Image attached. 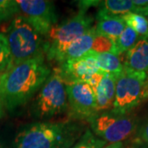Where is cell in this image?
I'll use <instances>...</instances> for the list:
<instances>
[{"label":"cell","instance_id":"cell-13","mask_svg":"<svg viewBox=\"0 0 148 148\" xmlns=\"http://www.w3.org/2000/svg\"><path fill=\"white\" fill-rule=\"evenodd\" d=\"M95 19L97 20L95 26L96 34L107 37L112 41L115 40L126 27L122 16L108 15L100 10L97 12Z\"/></svg>","mask_w":148,"mask_h":148},{"label":"cell","instance_id":"cell-6","mask_svg":"<svg viewBox=\"0 0 148 148\" xmlns=\"http://www.w3.org/2000/svg\"><path fill=\"white\" fill-rule=\"evenodd\" d=\"M148 100L147 73L123 69L116 80L115 96L112 110L126 114Z\"/></svg>","mask_w":148,"mask_h":148},{"label":"cell","instance_id":"cell-3","mask_svg":"<svg viewBox=\"0 0 148 148\" xmlns=\"http://www.w3.org/2000/svg\"><path fill=\"white\" fill-rule=\"evenodd\" d=\"M41 36L22 15L13 17L6 36L11 53V62L7 70L44 53Z\"/></svg>","mask_w":148,"mask_h":148},{"label":"cell","instance_id":"cell-14","mask_svg":"<svg viewBox=\"0 0 148 148\" xmlns=\"http://www.w3.org/2000/svg\"><path fill=\"white\" fill-rule=\"evenodd\" d=\"M95 36H96L95 26H93L90 30H88L82 36L76 39L69 45L68 49L65 50V52L58 59V64L70 59L81 58L85 53L90 51L92 49Z\"/></svg>","mask_w":148,"mask_h":148},{"label":"cell","instance_id":"cell-7","mask_svg":"<svg viewBox=\"0 0 148 148\" xmlns=\"http://www.w3.org/2000/svg\"><path fill=\"white\" fill-rule=\"evenodd\" d=\"M138 119L130 113L122 114L112 110L98 114L90 121V129L106 143H123L135 132Z\"/></svg>","mask_w":148,"mask_h":148},{"label":"cell","instance_id":"cell-16","mask_svg":"<svg viewBox=\"0 0 148 148\" xmlns=\"http://www.w3.org/2000/svg\"><path fill=\"white\" fill-rule=\"evenodd\" d=\"M99 10L108 15L123 16L129 12H135L136 7L130 0H106L101 1Z\"/></svg>","mask_w":148,"mask_h":148},{"label":"cell","instance_id":"cell-21","mask_svg":"<svg viewBox=\"0 0 148 148\" xmlns=\"http://www.w3.org/2000/svg\"><path fill=\"white\" fill-rule=\"evenodd\" d=\"M11 62V53L8 39L0 33V73L5 72Z\"/></svg>","mask_w":148,"mask_h":148},{"label":"cell","instance_id":"cell-8","mask_svg":"<svg viewBox=\"0 0 148 148\" xmlns=\"http://www.w3.org/2000/svg\"><path fill=\"white\" fill-rule=\"evenodd\" d=\"M69 101V119L90 122L97 114L95 94L89 85L82 82H65Z\"/></svg>","mask_w":148,"mask_h":148},{"label":"cell","instance_id":"cell-23","mask_svg":"<svg viewBox=\"0 0 148 148\" xmlns=\"http://www.w3.org/2000/svg\"><path fill=\"white\" fill-rule=\"evenodd\" d=\"M138 138L140 139V142L146 144L148 147V120L140 127L138 131Z\"/></svg>","mask_w":148,"mask_h":148},{"label":"cell","instance_id":"cell-24","mask_svg":"<svg viewBox=\"0 0 148 148\" xmlns=\"http://www.w3.org/2000/svg\"><path fill=\"white\" fill-rule=\"evenodd\" d=\"M100 3H101V1H79L77 3V6H78L79 11L87 12V10L90 7L99 6Z\"/></svg>","mask_w":148,"mask_h":148},{"label":"cell","instance_id":"cell-28","mask_svg":"<svg viewBox=\"0 0 148 148\" xmlns=\"http://www.w3.org/2000/svg\"><path fill=\"white\" fill-rule=\"evenodd\" d=\"M147 71H148V70H147ZM147 75H148V73H147Z\"/></svg>","mask_w":148,"mask_h":148},{"label":"cell","instance_id":"cell-9","mask_svg":"<svg viewBox=\"0 0 148 148\" xmlns=\"http://www.w3.org/2000/svg\"><path fill=\"white\" fill-rule=\"evenodd\" d=\"M20 12L35 31L46 36L56 25L58 16L53 1L48 0H16Z\"/></svg>","mask_w":148,"mask_h":148},{"label":"cell","instance_id":"cell-10","mask_svg":"<svg viewBox=\"0 0 148 148\" xmlns=\"http://www.w3.org/2000/svg\"><path fill=\"white\" fill-rule=\"evenodd\" d=\"M57 70L65 82H82L87 83L94 75L101 73L92 50L81 58L60 63Z\"/></svg>","mask_w":148,"mask_h":148},{"label":"cell","instance_id":"cell-25","mask_svg":"<svg viewBox=\"0 0 148 148\" xmlns=\"http://www.w3.org/2000/svg\"><path fill=\"white\" fill-rule=\"evenodd\" d=\"M103 148H127L125 147V145L123 143H112V144H109Z\"/></svg>","mask_w":148,"mask_h":148},{"label":"cell","instance_id":"cell-12","mask_svg":"<svg viewBox=\"0 0 148 148\" xmlns=\"http://www.w3.org/2000/svg\"><path fill=\"white\" fill-rule=\"evenodd\" d=\"M115 85L116 79L104 74L100 83L93 90L98 114L113 109L115 96Z\"/></svg>","mask_w":148,"mask_h":148},{"label":"cell","instance_id":"cell-4","mask_svg":"<svg viewBox=\"0 0 148 148\" xmlns=\"http://www.w3.org/2000/svg\"><path fill=\"white\" fill-rule=\"evenodd\" d=\"M94 21L86 12L78 11L73 17L53 26L44 41V53L48 60L58 62L69 45L93 27Z\"/></svg>","mask_w":148,"mask_h":148},{"label":"cell","instance_id":"cell-22","mask_svg":"<svg viewBox=\"0 0 148 148\" xmlns=\"http://www.w3.org/2000/svg\"><path fill=\"white\" fill-rule=\"evenodd\" d=\"M112 49H113V41L110 39L96 34L91 49L92 51L96 53H104V52L111 53Z\"/></svg>","mask_w":148,"mask_h":148},{"label":"cell","instance_id":"cell-19","mask_svg":"<svg viewBox=\"0 0 148 148\" xmlns=\"http://www.w3.org/2000/svg\"><path fill=\"white\" fill-rule=\"evenodd\" d=\"M106 142L93 134L91 130L87 128L79 140L70 148H103Z\"/></svg>","mask_w":148,"mask_h":148},{"label":"cell","instance_id":"cell-1","mask_svg":"<svg viewBox=\"0 0 148 148\" xmlns=\"http://www.w3.org/2000/svg\"><path fill=\"white\" fill-rule=\"evenodd\" d=\"M51 74L45 53L6 70L0 75V99L5 111L26 106Z\"/></svg>","mask_w":148,"mask_h":148},{"label":"cell","instance_id":"cell-27","mask_svg":"<svg viewBox=\"0 0 148 148\" xmlns=\"http://www.w3.org/2000/svg\"><path fill=\"white\" fill-rule=\"evenodd\" d=\"M0 148H7L5 146V143L3 142V140L0 138Z\"/></svg>","mask_w":148,"mask_h":148},{"label":"cell","instance_id":"cell-20","mask_svg":"<svg viewBox=\"0 0 148 148\" xmlns=\"http://www.w3.org/2000/svg\"><path fill=\"white\" fill-rule=\"evenodd\" d=\"M20 13L16 0H0V24Z\"/></svg>","mask_w":148,"mask_h":148},{"label":"cell","instance_id":"cell-15","mask_svg":"<svg viewBox=\"0 0 148 148\" xmlns=\"http://www.w3.org/2000/svg\"><path fill=\"white\" fill-rule=\"evenodd\" d=\"M93 53L101 73L112 77L114 79H118L123 72L122 58L110 52L96 53L93 51Z\"/></svg>","mask_w":148,"mask_h":148},{"label":"cell","instance_id":"cell-17","mask_svg":"<svg viewBox=\"0 0 148 148\" xmlns=\"http://www.w3.org/2000/svg\"><path fill=\"white\" fill-rule=\"evenodd\" d=\"M140 39L142 38L138 36L137 32L126 26L120 36L113 41V49L111 53L120 57V55L126 53Z\"/></svg>","mask_w":148,"mask_h":148},{"label":"cell","instance_id":"cell-18","mask_svg":"<svg viewBox=\"0 0 148 148\" xmlns=\"http://www.w3.org/2000/svg\"><path fill=\"white\" fill-rule=\"evenodd\" d=\"M126 26L129 27L141 38L148 39V20L146 16L134 12H129L122 16Z\"/></svg>","mask_w":148,"mask_h":148},{"label":"cell","instance_id":"cell-26","mask_svg":"<svg viewBox=\"0 0 148 148\" xmlns=\"http://www.w3.org/2000/svg\"><path fill=\"white\" fill-rule=\"evenodd\" d=\"M0 75H1V73H0ZM4 114H5V110H4L3 105L2 103V101L0 99V119L4 116Z\"/></svg>","mask_w":148,"mask_h":148},{"label":"cell","instance_id":"cell-11","mask_svg":"<svg viewBox=\"0 0 148 148\" xmlns=\"http://www.w3.org/2000/svg\"><path fill=\"white\" fill-rule=\"evenodd\" d=\"M123 69L138 73H147L148 70V39L142 38L122 59Z\"/></svg>","mask_w":148,"mask_h":148},{"label":"cell","instance_id":"cell-2","mask_svg":"<svg viewBox=\"0 0 148 148\" xmlns=\"http://www.w3.org/2000/svg\"><path fill=\"white\" fill-rule=\"evenodd\" d=\"M81 121L35 122L18 130L12 148H70L85 131Z\"/></svg>","mask_w":148,"mask_h":148},{"label":"cell","instance_id":"cell-5","mask_svg":"<svg viewBox=\"0 0 148 148\" xmlns=\"http://www.w3.org/2000/svg\"><path fill=\"white\" fill-rule=\"evenodd\" d=\"M69 110L66 84L57 69L45 81L31 106V115L36 119H49Z\"/></svg>","mask_w":148,"mask_h":148}]
</instances>
